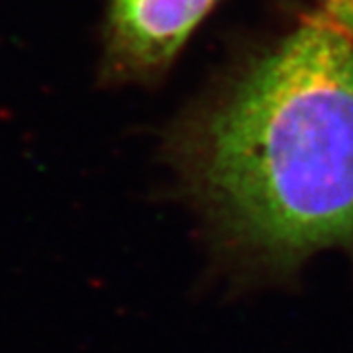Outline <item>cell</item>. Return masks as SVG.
I'll return each mask as SVG.
<instances>
[{
  "label": "cell",
  "mask_w": 353,
  "mask_h": 353,
  "mask_svg": "<svg viewBox=\"0 0 353 353\" xmlns=\"http://www.w3.org/2000/svg\"><path fill=\"white\" fill-rule=\"evenodd\" d=\"M196 187L257 263L353 252V32L316 14L255 65L206 130Z\"/></svg>",
  "instance_id": "1"
},
{
  "label": "cell",
  "mask_w": 353,
  "mask_h": 353,
  "mask_svg": "<svg viewBox=\"0 0 353 353\" xmlns=\"http://www.w3.org/2000/svg\"><path fill=\"white\" fill-rule=\"evenodd\" d=\"M216 0H112L108 53L122 71L169 63Z\"/></svg>",
  "instance_id": "2"
},
{
  "label": "cell",
  "mask_w": 353,
  "mask_h": 353,
  "mask_svg": "<svg viewBox=\"0 0 353 353\" xmlns=\"http://www.w3.org/2000/svg\"><path fill=\"white\" fill-rule=\"evenodd\" d=\"M322 12L353 32V0H320Z\"/></svg>",
  "instance_id": "3"
}]
</instances>
